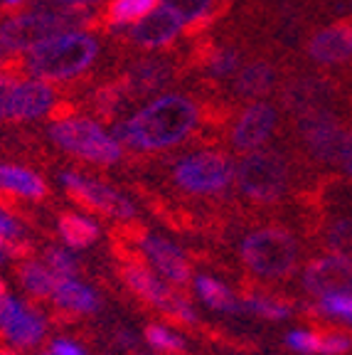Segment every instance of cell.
Segmentation results:
<instances>
[{
    "label": "cell",
    "mask_w": 352,
    "mask_h": 355,
    "mask_svg": "<svg viewBox=\"0 0 352 355\" xmlns=\"http://www.w3.org/2000/svg\"><path fill=\"white\" fill-rule=\"evenodd\" d=\"M200 123V109L190 96L163 94L133 114L128 121L114 123V136L121 146L138 150H163L177 146Z\"/></svg>",
    "instance_id": "6da1fadb"
},
{
    "label": "cell",
    "mask_w": 352,
    "mask_h": 355,
    "mask_svg": "<svg viewBox=\"0 0 352 355\" xmlns=\"http://www.w3.org/2000/svg\"><path fill=\"white\" fill-rule=\"evenodd\" d=\"M96 57H99V42L87 33L69 30L52 35L25 50V69L42 82H62L87 72Z\"/></svg>",
    "instance_id": "7a4b0ae2"
},
{
    "label": "cell",
    "mask_w": 352,
    "mask_h": 355,
    "mask_svg": "<svg viewBox=\"0 0 352 355\" xmlns=\"http://www.w3.org/2000/svg\"><path fill=\"white\" fill-rule=\"evenodd\" d=\"M94 12L87 8H39V10L25 12V15L10 17L0 25V37L6 40L15 52H25L52 35L69 33V30L94 25Z\"/></svg>",
    "instance_id": "3957f363"
},
{
    "label": "cell",
    "mask_w": 352,
    "mask_h": 355,
    "mask_svg": "<svg viewBox=\"0 0 352 355\" xmlns=\"http://www.w3.org/2000/svg\"><path fill=\"white\" fill-rule=\"evenodd\" d=\"M239 254L249 272L261 279L291 277L301 259L298 239L281 227H259L249 232L239 244Z\"/></svg>",
    "instance_id": "277c9868"
},
{
    "label": "cell",
    "mask_w": 352,
    "mask_h": 355,
    "mask_svg": "<svg viewBox=\"0 0 352 355\" xmlns=\"http://www.w3.org/2000/svg\"><path fill=\"white\" fill-rule=\"evenodd\" d=\"M50 139L67 153L89 163L111 166L123 158V146L91 119H60L50 128Z\"/></svg>",
    "instance_id": "5b68a950"
},
{
    "label": "cell",
    "mask_w": 352,
    "mask_h": 355,
    "mask_svg": "<svg viewBox=\"0 0 352 355\" xmlns=\"http://www.w3.org/2000/svg\"><path fill=\"white\" fill-rule=\"evenodd\" d=\"M234 180L244 198L254 202H276L288 188V163L276 150H249L234 168Z\"/></svg>",
    "instance_id": "8992f818"
},
{
    "label": "cell",
    "mask_w": 352,
    "mask_h": 355,
    "mask_svg": "<svg viewBox=\"0 0 352 355\" xmlns=\"http://www.w3.org/2000/svg\"><path fill=\"white\" fill-rule=\"evenodd\" d=\"M234 180V163L217 150L182 155L173 166V183L190 195L225 193Z\"/></svg>",
    "instance_id": "52a82bcc"
},
{
    "label": "cell",
    "mask_w": 352,
    "mask_h": 355,
    "mask_svg": "<svg viewBox=\"0 0 352 355\" xmlns=\"http://www.w3.org/2000/svg\"><path fill=\"white\" fill-rule=\"evenodd\" d=\"M296 128L308 153L320 163H342V155L350 141V128L340 123V119L331 109H310L298 114Z\"/></svg>",
    "instance_id": "ba28073f"
},
{
    "label": "cell",
    "mask_w": 352,
    "mask_h": 355,
    "mask_svg": "<svg viewBox=\"0 0 352 355\" xmlns=\"http://www.w3.org/2000/svg\"><path fill=\"white\" fill-rule=\"evenodd\" d=\"M121 277L138 299H143L146 304H150L158 311H163L166 316L173 318V321H182V323L197 321L193 306L187 304L180 294H175V291H173L163 279L155 277L143 261L123 259L121 261Z\"/></svg>",
    "instance_id": "9c48e42d"
},
{
    "label": "cell",
    "mask_w": 352,
    "mask_h": 355,
    "mask_svg": "<svg viewBox=\"0 0 352 355\" xmlns=\"http://www.w3.org/2000/svg\"><path fill=\"white\" fill-rule=\"evenodd\" d=\"M60 183L64 185L67 193L77 198L89 210L101 212V215L111 217V220H131V217H136V207H133L131 200L116 188H111L109 183H101L96 178L82 175V173L74 171L60 173Z\"/></svg>",
    "instance_id": "30bf717a"
},
{
    "label": "cell",
    "mask_w": 352,
    "mask_h": 355,
    "mask_svg": "<svg viewBox=\"0 0 352 355\" xmlns=\"http://www.w3.org/2000/svg\"><path fill=\"white\" fill-rule=\"evenodd\" d=\"M0 333L17 348H35L44 338V318L15 296L0 291Z\"/></svg>",
    "instance_id": "8fae6325"
},
{
    "label": "cell",
    "mask_w": 352,
    "mask_h": 355,
    "mask_svg": "<svg viewBox=\"0 0 352 355\" xmlns=\"http://www.w3.org/2000/svg\"><path fill=\"white\" fill-rule=\"evenodd\" d=\"M303 288L310 296H328L352 291V261L340 254H325L313 259L303 272Z\"/></svg>",
    "instance_id": "7c38bea8"
},
{
    "label": "cell",
    "mask_w": 352,
    "mask_h": 355,
    "mask_svg": "<svg viewBox=\"0 0 352 355\" xmlns=\"http://www.w3.org/2000/svg\"><path fill=\"white\" fill-rule=\"evenodd\" d=\"M141 252L146 254V259L150 261L155 272L160 277H166L175 286H187L193 279V269L187 261L185 252L177 244L168 242V239L158 237V234H143L141 237Z\"/></svg>",
    "instance_id": "4fadbf2b"
},
{
    "label": "cell",
    "mask_w": 352,
    "mask_h": 355,
    "mask_svg": "<svg viewBox=\"0 0 352 355\" xmlns=\"http://www.w3.org/2000/svg\"><path fill=\"white\" fill-rule=\"evenodd\" d=\"M276 123H279V114L274 106L266 101H256V104L244 109L237 126L231 128V146L242 153L256 150L274 133Z\"/></svg>",
    "instance_id": "5bb4252c"
},
{
    "label": "cell",
    "mask_w": 352,
    "mask_h": 355,
    "mask_svg": "<svg viewBox=\"0 0 352 355\" xmlns=\"http://www.w3.org/2000/svg\"><path fill=\"white\" fill-rule=\"evenodd\" d=\"M182 25L185 22L180 20L175 10H170L168 6H160L153 12H148L143 20L133 22L131 30H128V40L138 47H148V50L166 47L180 35Z\"/></svg>",
    "instance_id": "9a60e30c"
},
{
    "label": "cell",
    "mask_w": 352,
    "mask_h": 355,
    "mask_svg": "<svg viewBox=\"0 0 352 355\" xmlns=\"http://www.w3.org/2000/svg\"><path fill=\"white\" fill-rule=\"evenodd\" d=\"M308 57L318 64H342L352 57V20L318 30L306 44Z\"/></svg>",
    "instance_id": "2e32d148"
},
{
    "label": "cell",
    "mask_w": 352,
    "mask_h": 355,
    "mask_svg": "<svg viewBox=\"0 0 352 355\" xmlns=\"http://www.w3.org/2000/svg\"><path fill=\"white\" fill-rule=\"evenodd\" d=\"M335 94V84L325 77H315V74H306V77H296L283 87L281 92V101L288 111H303L320 109L328 99Z\"/></svg>",
    "instance_id": "e0dca14e"
},
{
    "label": "cell",
    "mask_w": 352,
    "mask_h": 355,
    "mask_svg": "<svg viewBox=\"0 0 352 355\" xmlns=\"http://www.w3.org/2000/svg\"><path fill=\"white\" fill-rule=\"evenodd\" d=\"M170 82V67L163 60H141L128 69L123 84L128 89V96H148L160 92Z\"/></svg>",
    "instance_id": "ac0fdd59"
},
{
    "label": "cell",
    "mask_w": 352,
    "mask_h": 355,
    "mask_svg": "<svg viewBox=\"0 0 352 355\" xmlns=\"http://www.w3.org/2000/svg\"><path fill=\"white\" fill-rule=\"evenodd\" d=\"M55 106V89L42 79L33 82H20L17 92V116L15 121H33L44 116Z\"/></svg>",
    "instance_id": "d6986e66"
},
{
    "label": "cell",
    "mask_w": 352,
    "mask_h": 355,
    "mask_svg": "<svg viewBox=\"0 0 352 355\" xmlns=\"http://www.w3.org/2000/svg\"><path fill=\"white\" fill-rule=\"evenodd\" d=\"M276 67L264 60H254L242 67L234 79V92L244 99H259L276 87Z\"/></svg>",
    "instance_id": "ffe728a7"
},
{
    "label": "cell",
    "mask_w": 352,
    "mask_h": 355,
    "mask_svg": "<svg viewBox=\"0 0 352 355\" xmlns=\"http://www.w3.org/2000/svg\"><path fill=\"white\" fill-rule=\"evenodd\" d=\"M52 301L69 313H96L101 309L99 296L77 279H62L52 294Z\"/></svg>",
    "instance_id": "44dd1931"
},
{
    "label": "cell",
    "mask_w": 352,
    "mask_h": 355,
    "mask_svg": "<svg viewBox=\"0 0 352 355\" xmlns=\"http://www.w3.org/2000/svg\"><path fill=\"white\" fill-rule=\"evenodd\" d=\"M0 190H8V193L22 195L30 200H42L47 195V185L42 178L35 175L28 168L8 166V163H0Z\"/></svg>",
    "instance_id": "7402d4cb"
},
{
    "label": "cell",
    "mask_w": 352,
    "mask_h": 355,
    "mask_svg": "<svg viewBox=\"0 0 352 355\" xmlns=\"http://www.w3.org/2000/svg\"><path fill=\"white\" fill-rule=\"evenodd\" d=\"M57 232H60L62 242L72 250H84V247H91L101 234V227L94 220L77 212H67L57 220Z\"/></svg>",
    "instance_id": "603a6c76"
},
{
    "label": "cell",
    "mask_w": 352,
    "mask_h": 355,
    "mask_svg": "<svg viewBox=\"0 0 352 355\" xmlns=\"http://www.w3.org/2000/svg\"><path fill=\"white\" fill-rule=\"evenodd\" d=\"M17 274H20L22 288H25L30 296H35V299H47V296H52L57 284H60V279L52 274L50 266L39 264V261H33V259L22 261Z\"/></svg>",
    "instance_id": "cb8c5ba5"
},
{
    "label": "cell",
    "mask_w": 352,
    "mask_h": 355,
    "mask_svg": "<svg viewBox=\"0 0 352 355\" xmlns=\"http://www.w3.org/2000/svg\"><path fill=\"white\" fill-rule=\"evenodd\" d=\"M195 291H197V296L209 309L225 311V313H237V311H242V304H239L237 296L229 291V286H225V284L212 277H204V274L195 277Z\"/></svg>",
    "instance_id": "d4e9b609"
},
{
    "label": "cell",
    "mask_w": 352,
    "mask_h": 355,
    "mask_svg": "<svg viewBox=\"0 0 352 355\" xmlns=\"http://www.w3.org/2000/svg\"><path fill=\"white\" fill-rule=\"evenodd\" d=\"M160 0H114L106 10V22L111 28H126L133 22L143 20L148 12L158 8Z\"/></svg>",
    "instance_id": "484cf974"
},
{
    "label": "cell",
    "mask_w": 352,
    "mask_h": 355,
    "mask_svg": "<svg viewBox=\"0 0 352 355\" xmlns=\"http://www.w3.org/2000/svg\"><path fill=\"white\" fill-rule=\"evenodd\" d=\"M128 99V89L123 84V79L118 82H109V84H101L96 92H94V109L99 114L101 119L111 121V119L118 116V111L123 109V101Z\"/></svg>",
    "instance_id": "4316f807"
},
{
    "label": "cell",
    "mask_w": 352,
    "mask_h": 355,
    "mask_svg": "<svg viewBox=\"0 0 352 355\" xmlns=\"http://www.w3.org/2000/svg\"><path fill=\"white\" fill-rule=\"evenodd\" d=\"M163 6H168L170 10H175L185 25L197 28V22L202 25V22L212 20L217 3L215 0H163Z\"/></svg>",
    "instance_id": "83f0119b"
},
{
    "label": "cell",
    "mask_w": 352,
    "mask_h": 355,
    "mask_svg": "<svg viewBox=\"0 0 352 355\" xmlns=\"http://www.w3.org/2000/svg\"><path fill=\"white\" fill-rule=\"evenodd\" d=\"M239 64H242V57H239V52L234 47H217L202 60L204 72L212 79L231 77L239 69Z\"/></svg>",
    "instance_id": "f1b7e54d"
},
{
    "label": "cell",
    "mask_w": 352,
    "mask_h": 355,
    "mask_svg": "<svg viewBox=\"0 0 352 355\" xmlns=\"http://www.w3.org/2000/svg\"><path fill=\"white\" fill-rule=\"evenodd\" d=\"M325 242H328L333 254H340L347 261H352V217H337V220H333V225L328 227Z\"/></svg>",
    "instance_id": "f546056e"
},
{
    "label": "cell",
    "mask_w": 352,
    "mask_h": 355,
    "mask_svg": "<svg viewBox=\"0 0 352 355\" xmlns=\"http://www.w3.org/2000/svg\"><path fill=\"white\" fill-rule=\"evenodd\" d=\"M242 311H249V313H259L261 318H269V321H283V318L291 316V306L281 304L276 299H269V296H247L242 301Z\"/></svg>",
    "instance_id": "4dcf8cb0"
},
{
    "label": "cell",
    "mask_w": 352,
    "mask_h": 355,
    "mask_svg": "<svg viewBox=\"0 0 352 355\" xmlns=\"http://www.w3.org/2000/svg\"><path fill=\"white\" fill-rule=\"evenodd\" d=\"M44 264L50 266L52 274H55L60 282L62 279H77V274H79L77 257L69 250H64V247H50V250L44 252Z\"/></svg>",
    "instance_id": "1f68e13d"
},
{
    "label": "cell",
    "mask_w": 352,
    "mask_h": 355,
    "mask_svg": "<svg viewBox=\"0 0 352 355\" xmlns=\"http://www.w3.org/2000/svg\"><path fill=\"white\" fill-rule=\"evenodd\" d=\"M320 313L335 318V321L350 323L352 326V291H340V294L320 296Z\"/></svg>",
    "instance_id": "d6a6232c"
},
{
    "label": "cell",
    "mask_w": 352,
    "mask_h": 355,
    "mask_svg": "<svg viewBox=\"0 0 352 355\" xmlns=\"http://www.w3.org/2000/svg\"><path fill=\"white\" fill-rule=\"evenodd\" d=\"M20 82L12 74H0V121H15Z\"/></svg>",
    "instance_id": "836d02e7"
},
{
    "label": "cell",
    "mask_w": 352,
    "mask_h": 355,
    "mask_svg": "<svg viewBox=\"0 0 352 355\" xmlns=\"http://www.w3.org/2000/svg\"><path fill=\"white\" fill-rule=\"evenodd\" d=\"M146 340H148L155 350H163V353H177V350L185 348V340H182L177 333L168 331V328H163V326L146 328Z\"/></svg>",
    "instance_id": "e575fe53"
},
{
    "label": "cell",
    "mask_w": 352,
    "mask_h": 355,
    "mask_svg": "<svg viewBox=\"0 0 352 355\" xmlns=\"http://www.w3.org/2000/svg\"><path fill=\"white\" fill-rule=\"evenodd\" d=\"M286 345L296 350V353L315 355L320 353V336H315L310 331H291L286 336Z\"/></svg>",
    "instance_id": "d590c367"
},
{
    "label": "cell",
    "mask_w": 352,
    "mask_h": 355,
    "mask_svg": "<svg viewBox=\"0 0 352 355\" xmlns=\"http://www.w3.org/2000/svg\"><path fill=\"white\" fill-rule=\"evenodd\" d=\"M352 348V340L342 333H328L320 338V355H342Z\"/></svg>",
    "instance_id": "8d00e7d4"
},
{
    "label": "cell",
    "mask_w": 352,
    "mask_h": 355,
    "mask_svg": "<svg viewBox=\"0 0 352 355\" xmlns=\"http://www.w3.org/2000/svg\"><path fill=\"white\" fill-rule=\"evenodd\" d=\"M0 237H6V239L22 237V227L15 222V217L8 215L6 210H0Z\"/></svg>",
    "instance_id": "74e56055"
},
{
    "label": "cell",
    "mask_w": 352,
    "mask_h": 355,
    "mask_svg": "<svg viewBox=\"0 0 352 355\" xmlns=\"http://www.w3.org/2000/svg\"><path fill=\"white\" fill-rule=\"evenodd\" d=\"M50 350L55 355H87V350L82 348V345L72 343V340H67V338H57L52 340Z\"/></svg>",
    "instance_id": "f35d334b"
},
{
    "label": "cell",
    "mask_w": 352,
    "mask_h": 355,
    "mask_svg": "<svg viewBox=\"0 0 352 355\" xmlns=\"http://www.w3.org/2000/svg\"><path fill=\"white\" fill-rule=\"evenodd\" d=\"M22 239H6L0 237V264H6L8 259H12V257H17L22 252L20 247Z\"/></svg>",
    "instance_id": "ab89813d"
},
{
    "label": "cell",
    "mask_w": 352,
    "mask_h": 355,
    "mask_svg": "<svg viewBox=\"0 0 352 355\" xmlns=\"http://www.w3.org/2000/svg\"><path fill=\"white\" fill-rule=\"evenodd\" d=\"M17 55H20V52H15V50H12V47H10V44L6 42V40L0 37V69H3V67H6L8 62L15 60Z\"/></svg>",
    "instance_id": "60d3db41"
},
{
    "label": "cell",
    "mask_w": 352,
    "mask_h": 355,
    "mask_svg": "<svg viewBox=\"0 0 352 355\" xmlns=\"http://www.w3.org/2000/svg\"><path fill=\"white\" fill-rule=\"evenodd\" d=\"M116 343L121 345V348H136L138 338L131 331H116Z\"/></svg>",
    "instance_id": "b9f144b4"
},
{
    "label": "cell",
    "mask_w": 352,
    "mask_h": 355,
    "mask_svg": "<svg viewBox=\"0 0 352 355\" xmlns=\"http://www.w3.org/2000/svg\"><path fill=\"white\" fill-rule=\"evenodd\" d=\"M101 0H55V6H69V8H89L96 6Z\"/></svg>",
    "instance_id": "7bdbcfd3"
},
{
    "label": "cell",
    "mask_w": 352,
    "mask_h": 355,
    "mask_svg": "<svg viewBox=\"0 0 352 355\" xmlns=\"http://www.w3.org/2000/svg\"><path fill=\"white\" fill-rule=\"evenodd\" d=\"M340 166L345 168V171L352 175V133H350V141H347V150H345V155H342V163H340Z\"/></svg>",
    "instance_id": "ee69618b"
},
{
    "label": "cell",
    "mask_w": 352,
    "mask_h": 355,
    "mask_svg": "<svg viewBox=\"0 0 352 355\" xmlns=\"http://www.w3.org/2000/svg\"><path fill=\"white\" fill-rule=\"evenodd\" d=\"M3 3H6L8 8H15V6H20L22 0H3Z\"/></svg>",
    "instance_id": "f6af8a7d"
},
{
    "label": "cell",
    "mask_w": 352,
    "mask_h": 355,
    "mask_svg": "<svg viewBox=\"0 0 352 355\" xmlns=\"http://www.w3.org/2000/svg\"><path fill=\"white\" fill-rule=\"evenodd\" d=\"M39 355H55V353H52V350H44V353H39Z\"/></svg>",
    "instance_id": "bcb514c9"
},
{
    "label": "cell",
    "mask_w": 352,
    "mask_h": 355,
    "mask_svg": "<svg viewBox=\"0 0 352 355\" xmlns=\"http://www.w3.org/2000/svg\"><path fill=\"white\" fill-rule=\"evenodd\" d=\"M0 355H15V353H8V350H0Z\"/></svg>",
    "instance_id": "7dc6e473"
},
{
    "label": "cell",
    "mask_w": 352,
    "mask_h": 355,
    "mask_svg": "<svg viewBox=\"0 0 352 355\" xmlns=\"http://www.w3.org/2000/svg\"><path fill=\"white\" fill-rule=\"evenodd\" d=\"M0 291H3V284H0Z\"/></svg>",
    "instance_id": "c3c4849f"
},
{
    "label": "cell",
    "mask_w": 352,
    "mask_h": 355,
    "mask_svg": "<svg viewBox=\"0 0 352 355\" xmlns=\"http://www.w3.org/2000/svg\"><path fill=\"white\" fill-rule=\"evenodd\" d=\"M138 355H146V353H138Z\"/></svg>",
    "instance_id": "681fc988"
}]
</instances>
